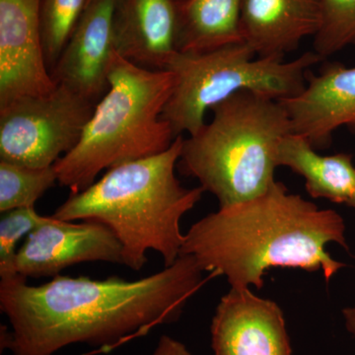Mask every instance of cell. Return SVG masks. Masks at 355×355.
Wrapping results in <instances>:
<instances>
[{"instance_id": "obj_11", "label": "cell", "mask_w": 355, "mask_h": 355, "mask_svg": "<svg viewBox=\"0 0 355 355\" xmlns=\"http://www.w3.org/2000/svg\"><path fill=\"white\" fill-rule=\"evenodd\" d=\"M114 0H91L51 71L57 85L96 103L109 89Z\"/></svg>"}, {"instance_id": "obj_2", "label": "cell", "mask_w": 355, "mask_h": 355, "mask_svg": "<svg viewBox=\"0 0 355 355\" xmlns=\"http://www.w3.org/2000/svg\"><path fill=\"white\" fill-rule=\"evenodd\" d=\"M347 226L334 209H321L275 181L259 197L219 207L191 226L181 254L203 272L225 277L231 288L260 289L273 268L322 270L327 282L345 268L326 250L336 243L349 251Z\"/></svg>"}, {"instance_id": "obj_15", "label": "cell", "mask_w": 355, "mask_h": 355, "mask_svg": "<svg viewBox=\"0 0 355 355\" xmlns=\"http://www.w3.org/2000/svg\"><path fill=\"white\" fill-rule=\"evenodd\" d=\"M277 165L289 168L305 180L313 198L349 205L355 196V166L352 155H321L302 135L291 132L280 142Z\"/></svg>"}, {"instance_id": "obj_7", "label": "cell", "mask_w": 355, "mask_h": 355, "mask_svg": "<svg viewBox=\"0 0 355 355\" xmlns=\"http://www.w3.org/2000/svg\"><path fill=\"white\" fill-rule=\"evenodd\" d=\"M96 103L58 85L0 107V160L31 168L51 167L76 148Z\"/></svg>"}, {"instance_id": "obj_8", "label": "cell", "mask_w": 355, "mask_h": 355, "mask_svg": "<svg viewBox=\"0 0 355 355\" xmlns=\"http://www.w3.org/2000/svg\"><path fill=\"white\" fill-rule=\"evenodd\" d=\"M94 261L123 265V249L116 235L98 222L64 221L53 217L26 237L8 270L0 277L18 275L27 279H53L69 266Z\"/></svg>"}, {"instance_id": "obj_17", "label": "cell", "mask_w": 355, "mask_h": 355, "mask_svg": "<svg viewBox=\"0 0 355 355\" xmlns=\"http://www.w3.org/2000/svg\"><path fill=\"white\" fill-rule=\"evenodd\" d=\"M57 182L55 166L31 168L0 160V212L35 207Z\"/></svg>"}, {"instance_id": "obj_24", "label": "cell", "mask_w": 355, "mask_h": 355, "mask_svg": "<svg viewBox=\"0 0 355 355\" xmlns=\"http://www.w3.org/2000/svg\"><path fill=\"white\" fill-rule=\"evenodd\" d=\"M175 2L178 4V6H180V4L184 3L186 0H174Z\"/></svg>"}, {"instance_id": "obj_5", "label": "cell", "mask_w": 355, "mask_h": 355, "mask_svg": "<svg viewBox=\"0 0 355 355\" xmlns=\"http://www.w3.org/2000/svg\"><path fill=\"white\" fill-rule=\"evenodd\" d=\"M173 86L168 70L142 69L114 53L108 91L76 148L53 165L58 183L79 193L104 170L169 149L176 137L162 114Z\"/></svg>"}, {"instance_id": "obj_4", "label": "cell", "mask_w": 355, "mask_h": 355, "mask_svg": "<svg viewBox=\"0 0 355 355\" xmlns=\"http://www.w3.org/2000/svg\"><path fill=\"white\" fill-rule=\"evenodd\" d=\"M214 118L183 140L178 168L196 178L219 207L259 197L275 183L277 150L293 132L279 100L241 91L211 109Z\"/></svg>"}, {"instance_id": "obj_1", "label": "cell", "mask_w": 355, "mask_h": 355, "mask_svg": "<svg viewBox=\"0 0 355 355\" xmlns=\"http://www.w3.org/2000/svg\"><path fill=\"white\" fill-rule=\"evenodd\" d=\"M190 254L135 280L58 275L30 286L18 275L0 277L1 349L53 355L76 343L110 349L158 326L176 323L209 279Z\"/></svg>"}, {"instance_id": "obj_21", "label": "cell", "mask_w": 355, "mask_h": 355, "mask_svg": "<svg viewBox=\"0 0 355 355\" xmlns=\"http://www.w3.org/2000/svg\"><path fill=\"white\" fill-rule=\"evenodd\" d=\"M151 355H193L183 343L169 336L159 338L157 345Z\"/></svg>"}, {"instance_id": "obj_23", "label": "cell", "mask_w": 355, "mask_h": 355, "mask_svg": "<svg viewBox=\"0 0 355 355\" xmlns=\"http://www.w3.org/2000/svg\"><path fill=\"white\" fill-rule=\"evenodd\" d=\"M347 207H352V209H355V196L354 198H352V200H350V202L349 203V205H347Z\"/></svg>"}, {"instance_id": "obj_6", "label": "cell", "mask_w": 355, "mask_h": 355, "mask_svg": "<svg viewBox=\"0 0 355 355\" xmlns=\"http://www.w3.org/2000/svg\"><path fill=\"white\" fill-rule=\"evenodd\" d=\"M322 60L315 51L291 62L259 58L244 41L198 53L177 51L164 69L173 74L174 86L162 119L176 139L197 135L207 123V112L236 93L251 91L279 101L299 94L308 72Z\"/></svg>"}, {"instance_id": "obj_3", "label": "cell", "mask_w": 355, "mask_h": 355, "mask_svg": "<svg viewBox=\"0 0 355 355\" xmlns=\"http://www.w3.org/2000/svg\"><path fill=\"white\" fill-rule=\"evenodd\" d=\"M183 135L164 153L107 170L98 181L69 198L53 216L64 221H95L116 235L123 266L139 272L147 254H160L164 266L181 256V220L202 200V187L184 188L176 177Z\"/></svg>"}, {"instance_id": "obj_19", "label": "cell", "mask_w": 355, "mask_h": 355, "mask_svg": "<svg viewBox=\"0 0 355 355\" xmlns=\"http://www.w3.org/2000/svg\"><path fill=\"white\" fill-rule=\"evenodd\" d=\"M320 6L315 53L324 60L347 46L355 48V0H320Z\"/></svg>"}, {"instance_id": "obj_22", "label": "cell", "mask_w": 355, "mask_h": 355, "mask_svg": "<svg viewBox=\"0 0 355 355\" xmlns=\"http://www.w3.org/2000/svg\"><path fill=\"white\" fill-rule=\"evenodd\" d=\"M343 316L345 319V328L355 336V306L343 309Z\"/></svg>"}, {"instance_id": "obj_16", "label": "cell", "mask_w": 355, "mask_h": 355, "mask_svg": "<svg viewBox=\"0 0 355 355\" xmlns=\"http://www.w3.org/2000/svg\"><path fill=\"white\" fill-rule=\"evenodd\" d=\"M242 0H186L178 6L177 51L198 53L243 42Z\"/></svg>"}, {"instance_id": "obj_14", "label": "cell", "mask_w": 355, "mask_h": 355, "mask_svg": "<svg viewBox=\"0 0 355 355\" xmlns=\"http://www.w3.org/2000/svg\"><path fill=\"white\" fill-rule=\"evenodd\" d=\"M321 22L320 0H242L243 41L259 58L284 60Z\"/></svg>"}, {"instance_id": "obj_9", "label": "cell", "mask_w": 355, "mask_h": 355, "mask_svg": "<svg viewBox=\"0 0 355 355\" xmlns=\"http://www.w3.org/2000/svg\"><path fill=\"white\" fill-rule=\"evenodd\" d=\"M57 86L44 60L40 0H0V107Z\"/></svg>"}, {"instance_id": "obj_12", "label": "cell", "mask_w": 355, "mask_h": 355, "mask_svg": "<svg viewBox=\"0 0 355 355\" xmlns=\"http://www.w3.org/2000/svg\"><path fill=\"white\" fill-rule=\"evenodd\" d=\"M294 133L316 149L330 146L334 132L342 127L355 132V67L324 65L318 74L308 72L299 94L282 100Z\"/></svg>"}, {"instance_id": "obj_18", "label": "cell", "mask_w": 355, "mask_h": 355, "mask_svg": "<svg viewBox=\"0 0 355 355\" xmlns=\"http://www.w3.org/2000/svg\"><path fill=\"white\" fill-rule=\"evenodd\" d=\"M91 0H40L44 60L53 70Z\"/></svg>"}, {"instance_id": "obj_13", "label": "cell", "mask_w": 355, "mask_h": 355, "mask_svg": "<svg viewBox=\"0 0 355 355\" xmlns=\"http://www.w3.org/2000/svg\"><path fill=\"white\" fill-rule=\"evenodd\" d=\"M177 33L174 0H114V51L132 64L164 70L177 53Z\"/></svg>"}, {"instance_id": "obj_10", "label": "cell", "mask_w": 355, "mask_h": 355, "mask_svg": "<svg viewBox=\"0 0 355 355\" xmlns=\"http://www.w3.org/2000/svg\"><path fill=\"white\" fill-rule=\"evenodd\" d=\"M214 355H292L284 312L250 288H231L210 324Z\"/></svg>"}, {"instance_id": "obj_20", "label": "cell", "mask_w": 355, "mask_h": 355, "mask_svg": "<svg viewBox=\"0 0 355 355\" xmlns=\"http://www.w3.org/2000/svg\"><path fill=\"white\" fill-rule=\"evenodd\" d=\"M53 217L41 216L35 207H21L2 214L0 219V275L7 272L23 238Z\"/></svg>"}]
</instances>
